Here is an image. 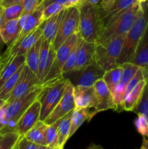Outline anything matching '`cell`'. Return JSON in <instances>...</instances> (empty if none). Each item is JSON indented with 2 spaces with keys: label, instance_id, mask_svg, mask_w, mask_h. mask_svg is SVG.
I'll return each mask as SVG.
<instances>
[{
  "label": "cell",
  "instance_id": "obj_22",
  "mask_svg": "<svg viewBox=\"0 0 148 149\" xmlns=\"http://www.w3.org/2000/svg\"><path fill=\"white\" fill-rule=\"evenodd\" d=\"M96 114L97 113L94 109H88V108L73 109L71 116V130L68 138H71L76 132L77 130L83 125L84 122H85L86 121L89 122Z\"/></svg>",
  "mask_w": 148,
  "mask_h": 149
},
{
  "label": "cell",
  "instance_id": "obj_46",
  "mask_svg": "<svg viewBox=\"0 0 148 149\" xmlns=\"http://www.w3.org/2000/svg\"><path fill=\"white\" fill-rule=\"evenodd\" d=\"M139 149H148V138L146 137H143L142 146Z\"/></svg>",
  "mask_w": 148,
  "mask_h": 149
},
{
  "label": "cell",
  "instance_id": "obj_39",
  "mask_svg": "<svg viewBox=\"0 0 148 149\" xmlns=\"http://www.w3.org/2000/svg\"><path fill=\"white\" fill-rule=\"evenodd\" d=\"M23 13L22 15L30 14L34 11L37 7V0H23ZM21 15V16H22Z\"/></svg>",
  "mask_w": 148,
  "mask_h": 149
},
{
  "label": "cell",
  "instance_id": "obj_47",
  "mask_svg": "<svg viewBox=\"0 0 148 149\" xmlns=\"http://www.w3.org/2000/svg\"><path fill=\"white\" fill-rule=\"evenodd\" d=\"M4 7H3L0 4V26L2 24V23L4 22Z\"/></svg>",
  "mask_w": 148,
  "mask_h": 149
},
{
  "label": "cell",
  "instance_id": "obj_11",
  "mask_svg": "<svg viewBox=\"0 0 148 149\" xmlns=\"http://www.w3.org/2000/svg\"><path fill=\"white\" fill-rule=\"evenodd\" d=\"M56 57V50L52 42L41 37L40 53H39L38 78L41 84L47 76Z\"/></svg>",
  "mask_w": 148,
  "mask_h": 149
},
{
  "label": "cell",
  "instance_id": "obj_38",
  "mask_svg": "<svg viewBox=\"0 0 148 149\" xmlns=\"http://www.w3.org/2000/svg\"><path fill=\"white\" fill-rule=\"evenodd\" d=\"M18 149H37L39 145L26 139L24 136H20L16 143Z\"/></svg>",
  "mask_w": 148,
  "mask_h": 149
},
{
  "label": "cell",
  "instance_id": "obj_17",
  "mask_svg": "<svg viewBox=\"0 0 148 149\" xmlns=\"http://www.w3.org/2000/svg\"><path fill=\"white\" fill-rule=\"evenodd\" d=\"M131 63L142 70L145 80L148 82V23Z\"/></svg>",
  "mask_w": 148,
  "mask_h": 149
},
{
  "label": "cell",
  "instance_id": "obj_37",
  "mask_svg": "<svg viewBox=\"0 0 148 149\" xmlns=\"http://www.w3.org/2000/svg\"><path fill=\"white\" fill-rule=\"evenodd\" d=\"M143 79H145V78H144L142 71L140 68H139V69L137 70V71L136 72V74H134V76H133V77L131 78V79L129 81V84H127V86H126V90H125V93H124V98L129 94V93H131V92L132 91V90H133V89L137 85L138 83Z\"/></svg>",
  "mask_w": 148,
  "mask_h": 149
},
{
  "label": "cell",
  "instance_id": "obj_14",
  "mask_svg": "<svg viewBox=\"0 0 148 149\" xmlns=\"http://www.w3.org/2000/svg\"><path fill=\"white\" fill-rule=\"evenodd\" d=\"M43 7H38L31 13L22 15L19 18V24L21 28V31L18 37L12 44L20 42L44 21L43 19Z\"/></svg>",
  "mask_w": 148,
  "mask_h": 149
},
{
  "label": "cell",
  "instance_id": "obj_25",
  "mask_svg": "<svg viewBox=\"0 0 148 149\" xmlns=\"http://www.w3.org/2000/svg\"><path fill=\"white\" fill-rule=\"evenodd\" d=\"M47 125L43 121H37L36 124L24 135L25 138L38 145H45V132Z\"/></svg>",
  "mask_w": 148,
  "mask_h": 149
},
{
  "label": "cell",
  "instance_id": "obj_20",
  "mask_svg": "<svg viewBox=\"0 0 148 149\" xmlns=\"http://www.w3.org/2000/svg\"><path fill=\"white\" fill-rule=\"evenodd\" d=\"M65 10H62V12L52 16L41 23L42 30H43L42 36L44 39L53 43L54 39L56 36L57 33L59 30V26L65 15Z\"/></svg>",
  "mask_w": 148,
  "mask_h": 149
},
{
  "label": "cell",
  "instance_id": "obj_28",
  "mask_svg": "<svg viewBox=\"0 0 148 149\" xmlns=\"http://www.w3.org/2000/svg\"><path fill=\"white\" fill-rule=\"evenodd\" d=\"M73 111L67 113L63 117L59 119V125L57 127V134L59 138V145L64 146L66 141L69 139L70 130H71V116H72Z\"/></svg>",
  "mask_w": 148,
  "mask_h": 149
},
{
  "label": "cell",
  "instance_id": "obj_42",
  "mask_svg": "<svg viewBox=\"0 0 148 149\" xmlns=\"http://www.w3.org/2000/svg\"><path fill=\"white\" fill-rule=\"evenodd\" d=\"M7 103L6 102L5 104L0 108V130L4 127V115H5L6 109H7Z\"/></svg>",
  "mask_w": 148,
  "mask_h": 149
},
{
  "label": "cell",
  "instance_id": "obj_43",
  "mask_svg": "<svg viewBox=\"0 0 148 149\" xmlns=\"http://www.w3.org/2000/svg\"><path fill=\"white\" fill-rule=\"evenodd\" d=\"M21 1H23V0H0V4H1V5L3 7L6 8V7H9V6L21 2Z\"/></svg>",
  "mask_w": 148,
  "mask_h": 149
},
{
  "label": "cell",
  "instance_id": "obj_32",
  "mask_svg": "<svg viewBox=\"0 0 148 149\" xmlns=\"http://www.w3.org/2000/svg\"><path fill=\"white\" fill-rule=\"evenodd\" d=\"M20 137L16 132L0 134V149H12Z\"/></svg>",
  "mask_w": 148,
  "mask_h": 149
},
{
  "label": "cell",
  "instance_id": "obj_3",
  "mask_svg": "<svg viewBox=\"0 0 148 149\" xmlns=\"http://www.w3.org/2000/svg\"><path fill=\"white\" fill-rule=\"evenodd\" d=\"M68 80L62 76L41 83L37 100L41 104L39 120L44 121L62 97Z\"/></svg>",
  "mask_w": 148,
  "mask_h": 149
},
{
  "label": "cell",
  "instance_id": "obj_7",
  "mask_svg": "<svg viewBox=\"0 0 148 149\" xmlns=\"http://www.w3.org/2000/svg\"><path fill=\"white\" fill-rule=\"evenodd\" d=\"M104 72L105 71L94 61L92 63L84 68L64 73L62 77L68 80L73 87H93L97 80L103 78Z\"/></svg>",
  "mask_w": 148,
  "mask_h": 149
},
{
  "label": "cell",
  "instance_id": "obj_51",
  "mask_svg": "<svg viewBox=\"0 0 148 149\" xmlns=\"http://www.w3.org/2000/svg\"><path fill=\"white\" fill-rule=\"evenodd\" d=\"M147 1H148V0H137L138 2L139 3H143V2H146Z\"/></svg>",
  "mask_w": 148,
  "mask_h": 149
},
{
  "label": "cell",
  "instance_id": "obj_52",
  "mask_svg": "<svg viewBox=\"0 0 148 149\" xmlns=\"http://www.w3.org/2000/svg\"><path fill=\"white\" fill-rule=\"evenodd\" d=\"M2 43H4V42H3L2 39H1V36H0V47H1V44H2Z\"/></svg>",
  "mask_w": 148,
  "mask_h": 149
},
{
  "label": "cell",
  "instance_id": "obj_12",
  "mask_svg": "<svg viewBox=\"0 0 148 149\" xmlns=\"http://www.w3.org/2000/svg\"><path fill=\"white\" fill-rule=\"evenodd\" d=\"M123 67V73L118 84L116 87L115 91L113 95V100L115 105V111L120 112L123 110V103L124 100V93L126 86L129 81L134 76L139 67L133 65L131 63H126L121 65Z\"/></svg>",
  "mask_w": 148,
  "mask_h": 149
},
{
  "label": "cell",
  "instance_id": "obj_29",
  "mask_svg": "<svg viewBox=\"0 0 148 149\" xmlns=\"http://www.w3.org/2000/svg\"><path fill=\"white\" fill-rule=\"evenodd\" d=\"M26 64V63H25ZM24 64V65H25ZM24 65H22L10 79L7 80L3 84V85L0 87V99L7 101L10 97L13 89L15 87L16 84L17 82L19 77H20V74H21Z\"/></svg>",
  "mask_w": 148,
  "mask_h": 149
},
{
  "label": "cell",
  "instance_id": "obj_41",
  "mask_svg": "<svg viewBox=\"0 0 148 149\" xmlns=\"http://www.w3.org/2000/svg\"><path fill=\"white\" fill-rule=\"evenodd\" d=\"M84 2H85V0H68L65 4L66 8L72 7H79Z\"/></svg>",
  "mask_w": 148,
  "mask_h": 149
},
{
  "label": "cell",
  "instance_id": "obj_35",
  "mask_svg": "<svg viewBox=\"0 0 148 149\" xmlns=\"http://www.w3.org/2000/svg\"><path fill=\"white\" fill-rule=\"evenodd\" d=\"M138 116L134 122L136 130L143 137L148 138V121L143 114H137Z\"/></svg>",
  "mask_w": 148,
  "mask_h": 149
},
{
  "label": "cell",
  "instance_id": "obj_31",
  "mask_svg": "<svg viewBox=\"0 0 148 149\" xmlns=\"http://www.w3.org/2000/svg\"><path fill=\"white\" fill-rule=\"evenodd\" d=\"M23 13V1L17 3V4H12L11 6H9V7L4 8V22L8 21V20H15V19H19L21 17Z\"/></svg>",
  "mask_w": 148,
  "mask_h": 149
},
{
  "label": "cell",
  "instance_id": "obj_5",
  "mask_svg": "<svg viewBox=\"0 0 148 149\" xmlns=\"http://www.w3.org/2000/svg\"><path fill=\"white\" fill-rule=\"evenodd\" d=\"M41 84L26 94V95L14 100L12 103H7L4 119V127L0 130V134L15 132V126L26 109L37 100L40 93Z\"/></svg>",
  "mask_w": 148,
  "mask_h": 149
},
{
  "label": "cell",
  "instance_id": "obj_23",
  "mask_svg": "<svg viewBox=\"0 0 148 149\" xmlns=\"http://www.w3.org/2000/svg\"><path fill=\"white\" fill-rule=\"evenodd\" d=\"M146 84L147 81L145 79L140 81L132 91L125 97L123 103V110L127 111H132L133 110L142 97Z\"/></svg>",
  "mask_w": 148,
  "mask_h": 149
},
{
  "label": "cell",
  "instance_id": "obj_30",
  "mask_svg": "<svg viewBox=\"0 0 148 149\" xmlns=\"http://www.w3.org/2000/svg\"><path fill=\"white\" fill-rule=\"evenodd\" d=\"M59 119L54 123L46 126L45 132V145L52 149H57L59 146V138L57 134V127Z\"/></svg>",
  "mask_w": 148,
  "mask_h": 149
},
{
  "label": "cell",
  "instance_id": "obj_50",
  "mask_svg": "<svg viewBox=\"0 0 148 149\" xmlns=\"http://www.w3.org/2000/svg\"><path fill=\"white\" fill-rule=\"evenodd\" d=\"M6 102H7V101H5V100H1V99H0V108L2 107V106H4V104H5Z\"/></svg>",
  "mask_w": 148,
  "mask_h": 149
},
{
  "label": "cell",
  "instance_id": "obj_2",
  "mask_svg": "<svg viewBox=\"0 0 148 149\" xmlns=\"http://www.w3.org/2000/svg\"><path fill=\"white\" fill-rule=\"evenodd\" d=\"M78 9V33L80 37L86 42H96L104 28V23L100 15V7L84 2Z\"/></svg>",
  "mask_w": 148,
  "mask_h": 149
},
{
  "label": "cell",
  "instance_id": "obj_8",
  "mask_svg": "<svg viewBox=\"0 0 148 149\" xmlns=\"http://www.w3.org/2000/svg\"><path fill=\"white\" fill-rule=\"evenodd\" d=\"M79 29V9L76 7L65 9V15L59 29L53 41L55 50L59 48L68 38L75 33H78Z\"/></svg>",
  "mask_w": 148,
  "mask_h": 149
},
{
  "label": "cell",
  "instance_id": "obj_1",
  "mask_svg": "<svg viewBox=\"0 0 148 149\" xmlns=\"http://www.w3.org/2000/svg\"><path fill=\"white\" fill-rule=\"evenodd\" d=\"M147 23L148 5L146 2L140 3L133 26L125 36L123 47L118 61V65L131 62L138 44L145 33Z\"/></svg>",
  "mask_w": 148,
  "mask_h": 149
},
{
  "label": "cell",
  "instance_id": "obj_13",
  "mask_svg": "<svg viewBox=\"0 0 148 149\" xmlns=\"http://www.w3.org/2000/svg\"><path fill=\"white\" fill-rule=\"evenodd\" d=\"M41 113V104L36 100L23 113L15 126V132L20 136H24L29 130L39 120Z\"/></svg>",
  "mask_w": 148,
  "mask_h": 149
},
{
  "label": "cell",
  "instance_id": "obj_36",
  "mask_svg": "<svg viewBox=\"0 0 148 149\" xmlns=\"http://www.w3.org/2000/svg\"><path fill=\"white\" fill-rule=\"evenodd\" d=\"M77 46H78V44H77L76 46L73 48V49L71 51V54H70L69 56H68V59H67L66 61H65V64H64L63 67H62V74H64V73L69 72V71H73V70H74V68H75V63H76Z\"/></svg>",
  "mask_w": 148,
  "mask_h": 149
},
{
  "label": "cell",
  "instance_id": "obj_21",
  "mask_svg": "<svg viewBox=\"0 0 148 149\" xmlns=\"http://www.w3.org/2000/svg\"><path fill=\"white\" fill-rule=\"evenodd\" d=\"M21 31L19 19L5 21L0 26V36L4 44L7 46L11 45L18 37Z\"/></svg>",
  "mask_w": 148,
  "mask_h": 149
},
{
  "label": "cell",
  "instance_id": "obj_18",
  "mask_svg": "<svg viewBox=\"0 0 148 149\" xmlns=\"http://www.w3.org/2000/svg\"><path fill=\"white\" fill-rule=\"evenodd\" d=\"M95 42H89L79 36L76 49V63L74 70H78L90 65L94 61Z\"/></svg>",
  "mask_w": 148,
  "mask_h": 149
},
{
  "label": "cell",
  "instance_id": "obj_33",
  "mask_svg": "<svg viewBox=\"0 0 148 149\" xmlns=\"http://www.w3.org/2000/svg\"><path fill=\"white\" fill-rule=\"evenodd\" d=\"M136 114H143L148 121V82H147L142 97L136 107L132 111Z\"/></svg>",
  "mask_w": 148,
  "mask_h": 149
},
{
  "label": "cell",
  "instance_id": "obj_34",
  "mask_svg": "<svg viewBox=\"0 0 148 149\" xmlns=\"http://www.w3.org/2000/svg\"><path fill=\"white\" fill-rule=\"evenodd\" d=\"M66 7L65 4H60V3L54 2L51 3L49 5L46 6L43 9V19L44 20H47L48 18L51 17L55 15L58 14L62 10H65Z\"/></svg>",
  "mask_w": 148,
  "mask_h": 149
},
{
  "label": "cell",
  "instance_id": "obj_54",
  "mask_svg": "<svg viewBox=\"0 0 148 149\" xmlns=\"http://www.w3.org/2000/svg\"><path fill=\"white\" fill-rule=\"evenodd\" d=\"M63 147H64V146H60L58 147L57 149H63Z\"/></svg>",
  "mask_w": 148,
  "mask_h": 149
},
{
  "label": "cell",
  "instance_id": "obj_40",
  "mask_svg": "<svg viewBox=\"0 0 148 149\" xmlns=\"http://www.w3.org/2000/svg\"><path fill=\"white\" fill-rule=\"evenodd\" d=\"M68 1V0H43V1H42L39 4V5H38V7H43V8H44L46 6L49 5V4H51V3H54V2L60 3V4H65H65H66L67 1Z\"/></svg>",
  "mask_w": 148,
  "mask_h": 149
},
{
  "label": "cell",
  "instance_id": "obj_19",
  "mask_svg": "<svg viewBox=\"0 0 148 149\" xmlns=\"http://www.w3.org/2000/svg\"><path fill=\"white\" fill-rule=\"evenodd\" d=\"M137 2V0H115L107 8L102 9L100 7V15L102 19L104 26L116 15L130 8Z\"/></svg>",
  "mask_w": 148,
  "mask_h": 149
},
{
  "label": "cell",
  "instance_id": "obj_9",
  "mask_svg": "<svg viewBox=\"0 0 148 149\" xmlns=\"http://www.w3.org/2000/svg\"><path fill=\"white\" fill-rule=\"evenodd\" d=\"M40 84V81L37 75L35 74L26 64H25L17 84L13 89L10 97L7 100V103H10L26 95Z\"/></svg>",
  "mask_w": 148,
  "mask_h": 149
},
{
  "label": "cell",
  "instance_id": "obj_26",
  "mask_svg": "<svg viewBox=\"0 0 148 149\" xmlns=\"http://www.w3.org/2000/svg\"><path fill=\"white\" fill-rule=\"evenodd\" d=\"M41 37V39L34 45H33L29 49V50L25 55V56H26V64L35 74L37 75V77L38 69H39V53H40Z\"/></svg>",
  "mask_w": 148,
  "mask_h": 149
},
{
  "label": "cell",
  "instance_id": "obj_53",
  "mask_svg": "<svg viewBox=\"0 0 148 149\" xmlns=\"http://www.w3.org/2000/svg\"><path fill=\"white\" fill-rule=\"evenodd\" d=\"M37 1H38V4H37V7H38V5H39V4H40V3L41 2V1H43V0H37ZM36 8H37V7H36Z\"/></svg>",
  "mask_w": 148,
  "mask_h": 149
},
{
  "label": "cell",
  "instance_id": "obj_15",
  "mask_svg": "<svg viewBox=\"0 0 148 149\" xmlns=\"http://www.w3.org/2000/svg\"><path fill=\"white\" fill-rule=\"evenodd\" d=\"M73 97L75 109L85 108L95 109L97 107V100L94 87L75 86Z\"/></svg>",
  "mask_w": 148,
  "mask_h": 149
},
{
  "label": "cell",
  "instance_id": "obj_6",
  "mask_svg": "<svg viewBox=\"0 0 148 149\" xmlns=\"http://www.w3.org/2000/svg\"><path fill=\"white\" fill-rule=\"evenodd\" d=\"M125 36V35H120L104 44L95 43L94 61L104 71L120 66L118 64V61Z\"/></svg>",
  "mask_w": 148,
  "mask_h": 149
},
{
  "label": "cell",
  "instance_id": "obj_4",
  "mask_svg": "<svg viewBox=\"0 0 148 149\" xmlns=\"http://www.w3.org/2000/svg\"><path fill=\"white\" fill-rule=\"evenodd\" d=\"M139 4L140 3L137 2L130 8L116 15L111 20H109L104 25L95 43L104 44L117 36H126L136 19Z\"/></svg>",
  "mask_w": 148,
  "mask_h": 149
},
{
  "label": "cell",
  "instance_id": "obj_56",
  "mask_svg": "<svg viewBox=\"0 0 148 149\" xmlns=\"http://www.w3.org/2000/svg\"><path fill=\"white\" fill-rule=\"evenodd\" d=\"M1 69H2V67H1V65H0V73H1Z\"/></svg>",
  "mask_w": 148,
  "mask_h": 149
},
{
  "label": "cell",
  "instance_id": "obj_24",
  "mask_svg": "<svg viewBox=\"0 0 148 149\" xmlns=\"http://www.w3.org/2000/svg\"><path fill=\"white\" fill-rule=\"evenodd\" d=\"M25 63H26L25 55H18L11 60L1 69L0 73V87Z\"/></svg>",
  "mask_w": 148,
  "mask_h": 149
},
{
  "label": "cell",
  "instance_id": "obj_55",
  "mask_svg": "<svg viewBox=\"0 0 148 149\" xmlns=\"http://www.w3.org/2000/svg\"><path fill=\"white\" fill-rule=\"evenodd\" d=\"M12 149H18V148H17V147L16 146V144H15V146H14V148H13Z\"/></svg>",
  "mask_w": 148,
  "mask_h": 149
},
{
  "label": "cell",
  "instance_id": "obj_48",
  "mask_svg": "<svg viewBox=\"0 0 148 149\" xmlns=\"http://www.w3.org/2000/svg\"><path fill=\"white\" fill-rule=\"evenodd\" d=\"M87 149H104L101 146L99 145H95V144H91Z\"/></svg>",
  "mask_w": 148,
  "mask_h": 149
},
{
  "label": "cell",
  "instance_id": "obj_44",
  "mask_svg": "<svg viewBox=\"0 0 148 149\" xmlns=\"http://www.w3.org/2000/svg\"><path fill=\"white\" fill-rule=\"evenodd\" d=\"M102 1V0H85V2L91 4V5L94 6V7H101Z\"/></svg>",
  "mask_w": 148,
  "mask_h": 149
},
{
  "label": "cell",
  "instance_id": "obj_45",
  "mask_svg": "<svg viewBox=\"0 0 148 149\" xmlns=\"http://www.w3.org/2000/svg\"><path fill=\"white\" fill-rule=\"evenodd\" d=\"M114 1L115 0H102L100 8H102V9L107 8V7H110V6L113 4V1Z\"/></svg>",
  "mask_w": 148,
  "mask_h": 149
},
{
  "label": "cell",
  "instance_id": "obj_10",
  "mask_svg": "<svg viewBox=\"0 0 148 149\" xmlns=\"http://www.w3.org/2000/svg\"><path fill=\"white\" fill-rule=\"evenodd\" d=\"M75 109V102L73 97V85L68 80L65 92L54 110L44 121L46 125H49L54 123L65 115Z\"/></svg>",
  "mask_w": 148,
  "mask_h": 149
},
{
  "label": "cell",
  "instance_id": "obj_27",
  "mask_svg": "<svg viewBox=\"0 0 148 149\" xmlns=\"http://www.w3.org/2000/svg\"><path fill=\"white\" fill-rule=\"evenodd\" d=\"M122 73H123V67H122V65H120V66H118L116 68L106 71L104 72V76H103L102 79L107 84L109 90L113 95V97L115 91L116 87L118 86L120 78H121Z\"/></svg>",
  "mask_w": 148,
  "mask_h": 149
},
{
  "label": "cell",
  "instance_id": "obj_49",
  "mask_svg": "<svg viewBox=\"0 0 148 149\" xmlns=\"http://www.w3.org/2000/svg\"><path fill=\"white\" fill-rule=\"evenodd\" d=\"M37 149H52L46 145H39Z\"/></svg>",
  "mask_w": 148,
  "mask_h": 149
},
{
  "label": "cell",
  "instance_id": "obj_16",
  "mask_svg": "<svg viewBox=\"0 0 148 149\" xmlns=\"http://www.w3.org/2000/svg\"><path fill=\"white\" fill-rule=\"evenodd\" d=\"M93 87L94 88L97 100V106L94 109L96 113L108 109H113L115 111V105L113 95L109 90L104 80L102 79L97 80Z\"/></svg>",
  "mask_w": 148,
  "mask_h": 149
}]
</instances>
